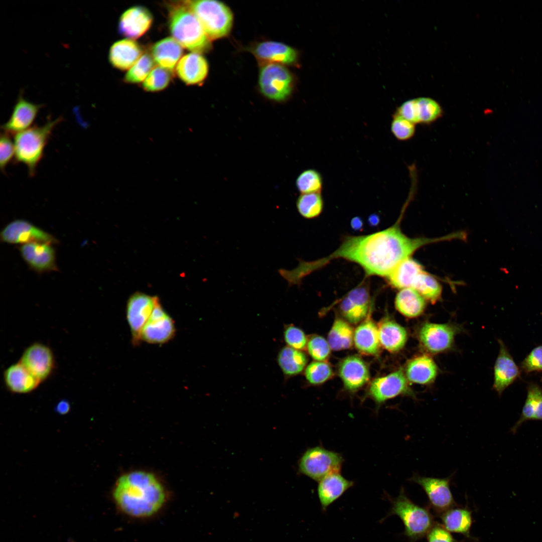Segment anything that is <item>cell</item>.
Listing matches in <instances>:
<instances>
[{
	"label": "cell",
	"instance_id": "obj_20",
	"mask_svg": "<svg viewBox=\"0 0 542 542\" xmlns=\"http://www.w3.org/2000/svg\"><path fill=\"white\" fill-rule=\"evenodd\" d=\"M43 106L27 100L20 94L10 118L2 126L4 132L16 134L30 128Z\"/></svg>",
	"mask_w": 542,
	"mask_h": 542
},
{
	"label": "cell",
	"instance_id": "obj_11",
	"mask_svg": "<svg viewBox=\"0 0 542 542\" xmlns=\"http://www.w3.org/2000/svg\"><path fill=\"white\" fill-rule=\"evenodd\" d=\"M19 361L41 383L52 375L56 367L52 350L40 342L33 343L27 347Z\"/></svg>",
	"mask_w": 542,
	"mask_h": 542
},
{
	"label": "cell",
	"instance_id": "obj_26",
	"mask_svg": "<svg viewBox=\"0 0 542 542\" xmlns=\"http://www.w3.org/2000/svg\"><path fill=\"white\" fill-rule=\"evenodd\" d=\"M140 46L127 39L118 41L110 48L108 59L112 66L121 70L130 69L143 55Z\"/></svg>",
	"mask_w": 542,
	"mask_h": 542
},
{
	"label": "cell",
	"instance_id": "obj_51",
	"mask_svg": "<svg viewBox=\"0 0 542 542\" xmlns=\"http://www.w3.org/2000/svg\"><path fill=\"white\" fill-rule=\"evenodd\" d=\"M70 409L69 402L65 399L60 401L56 406V412L61 415L67 414Z\"/></svg>",
	"mask_w": 542,
	"mask_h": 542
},
{
	"label": "cell",
	"instance_id": "obj_45",
	"mask_svg": "<svg viewBox=\"0 0 542 542\" xmlns=\"http://www.w3.org/2000/svg\"><path fill=\"white\" fill-rule=\"evenodd\" d=\"M414 123L394 114L390 123V131L398 141H406L411 139L416 132Z\"/></svg>",
	"mask_w": 542,
	"mask_h": 542
},
{
	"label": "cell",
	"instance_id": "obj_4",
	"mask_svg": "<svg viewBox=\"0 0 542 542\" xmlns=\"http://www.w3.org/2000/svg\"><path fill=\"white\" fill-rule=\"evenodd\" d=\"M62 120L61 117L48 119L42 125H35L15 134V161L25 165L30 176L35 175L53 131Z\"/></svg>",
	"mask_w": 542,
	"mask_h": 542
},
{
	"label": "cell",
	"instance_id": "obj_41",
	"mask_svg": "<svg viewBox=\"0 0 542 542\" xmlns=\"http://www.w3.org/2000/svg\"><path fill=\"white\" fill-rule=\"evenodd\" d=\"M154 60L148 54H143L137 63L128 71L124 81L129 83L144 82L153 69Z\"/></svg>",
	"mask_w": 542,
	"mask_h": 542
},
{
	"label": "cell",
	"instance_id": "obj_43",
	"mask_svg": "<svg viewBox=\"0 0 542 542\" xmlns=\"http://www.w3.org/2000/svg\"><path fill=\"white\" fill-rule=\"evenodd\" d=\"M171 73L159 66L154 67L143 82V88L149 92H156L165 89L170 82Z\"/></svg>",
	"mask_w": 542,
	"mask_h": 542
},
{
	"label": "cell",
	"instance_id": "obj_27",
	"mask_svg": "<svg viewBox=\"0 0 542 542\" xmlns=\"http://www.w3.org/2000/svg\"><path fill=\"white\" fill-rule=\"evenodd\" d=\"M371 313V311L355 330L353 342L356 349L362 354L376 355L380 351L381 345L377 325L372 320Z\"/></svg>",
	"mask_w": 542,
	"mask_h": 542
},
{
	"label": "cell",
	"instance_id": "obj_10",
	"mask_svg": "<svg viewBox=\"0 0 542 542\" xmlns=\"http://www.w3.org/2000/svg\"><path fill=\"white\" fill-rule=\"evenodd\" d=\"M1 241L21 245L32 242H45L57 244L59 241L52 234L24 219L9 222L1 230Z\"/></svg>",
	"mask_w": 542,
	"mask_h": 542
},
{
	"label": "cell",
	"instance_id": "obj_37",
	"mask_svg": "<svg viewBox=\"0 0 542 542\" xmlns=\"http://www.w3.org/2000/svg\"><path fill=\"white\" fill-rule=\"evenodd\" d=\"M425 299L432 304L439 300L442 295V287L437 280L425 270L415 279L412 287Z\"/></svg>",
	"mask_w": 542,
	"mask_h": 542
},
{
	"label": "cell",
	"instance_id": "obj_9",
	"mask_svg": "<svg viewBox=\"0 0 542 542\" xmlns=\"http://www.w3.org/2000/svg\"><path fill=\"white\" fill-rule=\"evenodd\" d=\"M460 329L457 325L451 323L426 322L418 328L417 337L427 354H437L453 348L455 337Z\"/></svg>",
	"mask_w": 542,
	"mask_h": 542
},
{
	"label": "cell",
	"instance_id": "obj_52",
	"mask_svg": "<svg viewBox=\"0 0 542 542\" xmlns=\"http://www.w3.org/2000/svg\"><path fill=\"white\" fill-rule=\"evenodd\" d=\"M541 382H542V377H541Z\"/></svg>",
	"mask_w": 542,
	"mask_h": 542
},
{
	"label": "cell",
	"instance_id": "obj_33",
	"mask_svg": "<svg viewBox=\"0 0 542 542\" xmlns=\"http://www.w3.org/2000/svg\"><path fill=\"white\" fill-rule=\"evenodd\" d=\"M442 525L449 531L471 538L472 511L467 507H452L440 516Z\"/></svg>",
	"mask_w": 542,
	"mask_h": 542
},
{
	"label": "cell",
	"instance_id": "obj_38",
	"mask_svg": "<svg viewBox=\"0 0 542 542\" xmlns=\"http://www.w3.org/2000/svg\"><path fill=\"white\" fill-rule=\"evenodd\" d=\"M297 208L300 215L307 219L318 216L323 209L321 193L301 194L297 200Z\"/></svg>",
	"mask_w": 542,
	"mask_h": 542
},
{
	"label": "cell",
	"instance_id": "obj_5",
	"mask_svg": "<svg viewBox=\"0 0 542 542\" xmlns=\"http://www.w3.org/2000/svg\"><path fill=\"white\" fill-rule=\"evenodd\" d=\"M184 4L195 15L210 40L227 36L233 25L230 8L217 1H185Z\"/></svg>",
	"mask_w": 542,
	"mask_h": 542
},
{
	"label": "cell",
	"instance_id": "obj_32",
	"mask_svg": "<svg viewBox=\"0 0 542 542\" xmlns=\"http://www.w3.org/2000/svg\"><path fill=\"white\" fill-rule=\"evenodd\" d=\"M424 270L420 263L409 257L401 261L386 279L393 288L400 290L411 288L416 278Z\"/></svg>",
	"mask_w": 542,
	"mask_h": 542
},
{
	"label": "cell",
	"instance_id": "obj_36",
	"mask_svg": "<svg viewBox=\"0 0 542 542\" xmlns=\"http://www.w3.org/2000/svg\"><path fill=\"white\" fill-rule=\"evenodd\" d=\"M354 332L348 323L336 319L328 334V342L331 349L338 351L350 348L353 341Z\"/></svg>",
	"mask_w": 542,
	"mask_h": 542
},
{
	"label": "cell",
	"instance_id": "obj_22",
	"mask_svg": "<svg viewBox=\"0 0 542 542\" xmlns=\"http://www.w3.org/2000/svg\"><path fill=\"white\" fill-rule=\"evenodd\" d=\"M338 371L345 388L350 391L360 389L369 379L367 365L357 356L344 358L339 364Z\"/></svg>",
	"mask_w": 542,
	"mask_h": 542
},
{
	"label": "cell",
	"instance_id": "obj_42",
	"mask_svg": "<svg viewBox=\"0 0 542 542\" xmlns=\"http://www.w3.org/2000/svg\"><path fill=\"white\" fill-rule=\"evenodd\" d=\"M304 374L308 382L313 385L323 383L333 375L330 365L325 361H315L305 368Z\"/></svg>",
	"mask_w": 542,
	"mask_h": 542
},
{
	"label": "cell",
	"instance_id": "obj_8",
	"mask_svg": "<svg viewBox=\"0 0 542 542\" xmlns=\"http://www.w3.org/2000/svg\"><path fill=\"white\" fill-rule=\"evenodd\" d=\"M343 462L341 455L317 446L307 449L298 462L299 472L319 482L326 476L340 473Z\"/></svg>",
	"mask_w": 542,
	"mask_h": 542
},
{
	"label": "cell",
	"instance_id": "obj_1",
	"mask_svg": "<svg viewBox=\"0 0 542 542\" xmlns=\"http://www.w3.org/2000/svg\"><path fill=\"white\" fill-rule=\"evenodd\" d=\"M402 213L389 228L368 235L346 236L329 255L314 261L300 260L292 270L293 277L302 282L305 277L332 260L342 258L359 265L367 276L386 278L401 261L417 249L439 240L438 238H410L405 235L399 226Z\"/></svg>",
	"mask_w": 542,
	"mask_h": 542
},
{
	"label": "cell",
	"instance_id": "obj_25",
	"mask_svg": "<svg viewBox=\"0 0 542 542\" xmlns=\"http://www.w3.org/2000/svg\"><path fill=\"white\" fill-rule=\"evenodd\" d=\"M3 378L7 388L14 393H30L41 383L19 361L4 370Z\"/></svg>",
	"mask_w": 542,
	"mask_h": 542
},
{
	"label": "cell",
	"instance_id": "obj_46",
	"mask_svg": "<svg viewBox=\"0 0 542 542\" xmlns=\"http://www.w3.org/2000/svg\"><path fill=\"white\" fill-rule=\"evenodd\" d=\"M283 337L287 346L302 351L306 349L308 338L304 331L299 327L294 325L285 326Z\"/></svg>",
	"mask_w": 542,
	"mask_h": 542
},
{
	"label": "cell",
	"instance_id": "obj_3",
	"mask_svg": "<svg viewBox=\"0 0 542 542\" xmlns=\"http://www.w3.org/2000/svg\"><path fill=\"white\" fill-rule=\"evenodd\" d=\"M169 24L173 38L183 48L199 54L211 48L210 40L199 21L183 1L170 5Z\"/></svg>",
	"mask_w": 542,
	"mask_h": 542
},
{
	"label": "cell",
	"instance_id": "obj_28",
	"mask_svg": "<svg viewBox=\"0 0 542 542\" xmlns=\"http://www.w3.org/2000/svg\"><path fill=\"white\" fill-rule=\"evenodd\" d=\"M353 485V481L346 479L340 473L331 474L321 480L317 493L322 510L326 511Z\"/></svg>",
	"mask_w": 542,
	"mask_h": 542
},
{
	"label": "cell",
	"instance_id": "obj_16",
	"mask_svg": "<svg viewBox=\"0 0 542 542\" xmlns=\"http://www.w3.org/2000/svg\"><path fill=\"white\" fill-rule=\"evenodd\" d=\"M427 494L431 506L439 515L454 507L455 502L450 488V479L414 475L411 479Z\"/></svg>",
	"mask_w": 542,
	"mask_h": 542
},
{
	"label": "cell",
	"instance_id": "obj_7",
	"mask_svg": "<svg viewBox=\"0 0 542 542\" xmlns=\"http://www.w3.org/2000/svg\"><path fill=\"white\" fill-rule=\"evenodd\" d=\"M261 93L268 99L282 102L291 95L295 86L293 74L284 65L265 63L258 76Z\"/></svg>",
	"mask_w": 542,
	"mask_h": 542
},
{
	"label": "cell",
	"instance_id": "obj_44",
	"mask_svg": "<svg viewBox=\"0 0 542 542\" xmlns=\"http://www.w3.org/2000/svg\"><path fill=\"white\" fill-rule=\"evenodd\" d=\"M306 349L312 358L319 361H325L331 352L328 341L318 335H313L308 339Z\"/></svg>",
	"mask_w": 542,
	"mask_h": 542
},
{
	"label": "cell",
	"instance_id": "obj_19",
	"mask_svg": "<svg viewBox=\"0 0 542 542\" xmlns=\"http://www.w3.org/2000/svg\"><path fill=\"white\" fill-rule=\"evenodd\" d=\"M251 52L265 63H277L284 65H296L299 53L293 47L281 42L266 41L255 44Z\"/></svg>",
	"mask_w": 542,
	"mask_h": 542
},
{
	"label": "cell",
	"instance_id": "obj_29",
	"mask_svg": "<svg viewBox=\"0 0 542 542\" xmlns=\"http://www.w3.org/2000/svg\"><path fill=\"white\" fill-rule=\"evenodd\" d=\"M381 346L391 353H396L404 346L407 339L406 329L389 318L382 319L377 325Z\"/></svg>",
	"mask_w": 542,
	"mask_h": 542
},
{
	"label": "cell",
	"instance_id": "obj_39",
	"mask_svg": "<svg viewBox=\"0 0 542 542\" xmlns=\"http://www.w3.org/2000/svg\"><path fill=\"white\" fill-rule=\"evenodd\" d=\"M296 185L301 194L321 193L323 181L320 173L314 169H308L298 176Z\"/></svg>",
	"mask_w": 542,
	"mask_h": 542
},
{
	"label": "cell",
	"instance_id": "obj_48",
	"mask_svg": "<svg viewBox=\"0 0 542 542\" xmlns=\"http://www.w3.org/2000/svg\"><path fill=\"white\" fill-rule=\"evenodd\" d=\"M0 166L1 170L4 172L5 170L15 157V147L10 134L4 132L1 133L0 140Z\"/></svg>",
	"mask_w": 542,
	"mask_h": 542
},
{
	"label": "cell",
	"instance_id": "obj_50",
	"mask_svg": "<svg viewBox=\"0 0 542 542\" xmlns=\"http://www.w3.org/2000/svg\"><path fill=\"white\" fill-rule=\"evenodd\" d=\"M428 542H461L453 537L442 524L435 523L427 534Z\"/></svg>",
	"mask_w": 542,
	"mask_h": 542
},
{
	"label": "cell",
	"instance_id": "obj_31",
	"mask_svg": "<svg viewBox=\"0 0 542 542\" xmlns=\"http://www.w3.org/2000/svg\"><path fill=\"white\" fill-rule=\"evenodd\" d=\"M529 420L542 421V388L533 382L527 385L526 398L521 415L510 431L515 434L524 422Z\"/></svg>",
	"mask_w": 542,
	"mask_h": 542
},
{
	"label": "cell",
	"instance_id": "obj_18",
	"mask_svg": "<svg viewBox=\"0 0 542 542\" xmlns=\"http://www.w3.org/2000/svg\"><path fill=\"white\" fill-rule=\"evenodd\" d=\"M498 342L499 351L494 366L493 388L501 395L505 389L521 378V369L503 341L498 339Z\"/></svg>",
	"mask_w": 542,
	"mask_h": 542
},
{
	"label": "cell",
	"instance_id": "obj_13",
	"mask_svg": "<svg viewBox=\"0 0 542 542\" xmlns=\"http://www.w3.org/2000/svg\"><path fill=\"white\" fill-rule=\"evenodd\" d=\"M372 306L369 285L364 281L340 299L338 307L343 317L356 324L367 317Z\"/></svg>",
	"mask_w": 542,
	"mask_h": 542
},
{
	"label": "cell",
	"instance_id": "obj_35",
	"mask_svg": "<svg viewBox=\"0 0 542 542\" xmlns=\"http://www.w3.org/2000/svg\"><path fill=\"white\" fill-rule=\"evenodd\" d=\"M308 358L302 350L288 346L282 347L277 355V363L286 377H291L301 373L306 368Z\"/></svg>",
	"mask_w": 542,
	"mask_h": 542
},
{
	"label": "cell",
	"instance_id": "obj_23",
	"mask_svg": "<svg viewBox=\"0 0 542 542\" xmlns=\"http://www.w3.org/2000/svg\"><path fill=\"white\" fill-rule=\"evenodd\" d=\"M208 64L206 59L197 53H190L182 57L176 67L178 76L188 85L201 83L208 73Z\"/></svg>",
	"mask_w": 542,
	"mask_h": 542
},
{
	"label": "cell",
	"instance_id": "obj_12",
	"mask_svg": "<svg viewBox=\"0 0 542 542\" xmlns=\"http://www.w3.org/2000/svg\"><path fill=\"white\" fill-rule=\"evenodd\" d=\"M409 382L403 370L399 369L374 379L370 384L368 394L378 404L399 395L414 397Z\"/></svg>",
	"mask_w": 542,
	"mask_h": 542
},
{
	"label": "cell",
	"instance_id": "obj_2",
	"mask_svg": "<svg viewBox=\"0 0 542 542\" xmlns=\"http://www.w3.org/2000/svg\"><path fill=\"white\" fill-rule=\"evenodd\" d=\"M118 508L125 514L137 518L157 514L166 501L165 488L152 473L134 471L121 475L112 491Z\"/></svg>",
	"mask_w": 542,
	"mask_h": 542
},
{
	"label": "cell",
	"instance_id": "obj_6",
	"mask_svg": "<svg viewBox=\"0 0 542 542\" xmlns=\"http://www.w3.org/2000/svg\"><path fill=\"white\" fill-rule=\"evenodd\" d=\"M391 502V508L385 517L396 515L401 520L404 526V535L410 542L423 538L435 523L429 510L414 503L403 490Z\"/></svg>",
	"mask_w": 542,
	"mask_h": 542
},
{
	"label": "cell",
	"instance_id": "obj_30",
	"mask_svg": "<svg viewBox=\"0 0 542 542\" xmlns=\"http://www.w3.org/2000/svg\"><path fill=\"white\" fill-rule=\"evenodd\" d=\"M183 54V47L173 38L168 37L156 43L152 48V57L159 66L173 71Z\"/></svg>",
	"mask_w": 542,
	"mask_h": 542
},
{
	"label": "cell",
	"instance_id": "obj_40",
	"mask_svg": "<svg viewBox=\"0 0 542 542\" xmlns=\"http://www.w3.org/2000/svg\"><path fill=\"white\" fill-rule=\"evenodd\" d=\"M417 100L419 123L430 124L442 116V107L435 100L429 97H420Z\"/></svg>",
	"mask_w": 542,
	"mask_h": 542
},
{
	"label": "cell",
	"instance_id": "obj_49",
	"mask_svg": "<svg viewBox=\"0 0 542 542\" xmlns=\"http://www.w3.org/2000/svg\"><path fill=\"white\" fill-rule=\"evenodd\" d=\"M395 114L415 124L419 123L417 98L404 102L398 107Z\"/></svg>",
	"mask_w": 542,
	"mask_h": 542
},
{
	"label": "cell",
	"instance_id": "obj_14",
	"mask_svg": "<svg viewBox=\"0 0 542 542\" xmlns=\"http://www.w3.org/2000/svg\"><path fill=\"white\" fill-rule=\"evenodd\" d=\"M176 333L173 319L164 310L157 298L150 317L141 333V341L151 344H164L171 340Z\"/></svg>",
	"mask_w": 542,
	"mask_h": 542
},
{
	"label": "cell",
	"instance_id": "obj_34",
	"mask_svg": "<svg viewBox=\"0 0 542 542\" xmlns=\"http://www.w3.org/2000/svg\"><path fill=\"white\" fill-rule=\"evenodd\" d=\"M394 304L396 310L409 318L421 316L426 306L425 298L412 288L401 289L396 296Z\"/></svg>",
	"mask_w": 542,
	"mask_h": 542
},
{
	"label": "cell",
	"instance_id": "obj_47",
	"mask_svg": "<svg viewBox=\"0 0 542 542\" xmlns=\"http://www.w3.org/2000/svg\"><path fill=\"white\" fill-rule=\"evenodd\" d=\"M520 367L525 374L542 372V345L532 349L521 361Z\"/></svg>",
	"mask_w": 542,
	"mask_h": 542
},
{
	"label": "cell",
	"instance_id": "obj_15",
	"mask_svg": "<svg viewBox=\"0 0 542 542\" xmlns=\"http://www.w3.org/2000/svg\"><path fill=\"white\" fill-rule=\"evenodd\" d=\"M157 297L141 293H135L128 299L126 318L130 330L133 345L139 344L141 333L150 317Z\"/></svg>",
	"mask_w": 542,
	"mask_h": 542
},
{
	"label": "cell",
	"instance_id": "obj_24",
	"mask_svg": "<svg viewBox=\"0 0 542 542\" xmlns=\"http://www.w3.org/2000/svg\"><path fill=\"white\" fill-rule=\"evenodd\" d=\"M438 368L428 354L417 355L410 359L405 367V375L410 382L429 385L436 379Z\"/></svg>",
	"mask_w": 542,
	"mask_h": 542
},
{
	"label": "cell",
	"instance_id": "obj_21",
	"mask_svg": "<svg viewBox=\"0 0 542 542\" xmlns=\"http://www.w3.org/2000/svg\"><path fill=\"white\" fill-rule=\"evenodd\" d=\"M152 22V15L148 9L141 6L133 7L121 15L118 32L127 38L137 39L148 31Z\"/></svg>",
	"mask_w": 542,
	"mask_h": 542
},
{
	"label": "cell",
	"instance_id": "obj_17",
	"mask_svg": "<svg viewBox=\"0 0 542 542\" xmlns=\"http://www.w3.org/2000/svg\"><path fill=\"white\" fill-rule=\"evenodd\" d=\"M53 244L32 242L20 246V254L29 267L39 274L59 270Z\"/></svg>",
	"mask_w": 542,
	"mask_h": 542
}]
</instances>
